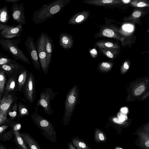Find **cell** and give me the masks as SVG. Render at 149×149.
<instances>
[{
  "mask_svg": "<svg viewBox=\"0 0 149 149\" xmlns=\"http://www.w3.org/2000/svg\"><path fill=\"white\" fill-rule=\"evenodd\" d=\"M130 3L131 6L135 7L143 8L149 7V2L146 0H132Z\"/></svg>",
  "mask_w": 149,
  "mask_h": 149,
  "instance_id": "obj_32",
  "label": "cell"
},
{
  "mask_svg": "<svg viewBox=\"0 0 149 149\" xmlns=\"http://www.w3.org/2000/svg\"><path fill=\"white\" fill-rule=\"evenodd\" d=\"M14 134L15 131L11 128L10 130L4 132L0 134V140L3 141H9L14 136Z\"/></svg>",
  "mask_w": 149,
  "mask_h": 149,
  "instance_id": "obj_31",
  "label": "cell"
},
{
  "mask_svg": "<svg viewBox=\"0 0 149 149\" xmlns=\"http://www.w3.org/2000/svg\"><path fill=\"white\" fill-rule=\"evenodd\" d=\"M145 89L144 86L141 85L136 89L134 91V93L136 95H140L143 93Z\"/></svg>",
  "mask_w": 149,
  "mask_h": 149,
  "instance_id": "obj_35",
  "label": "cell"
},
{
  "mask_svg": "<svg viewBox=\"0 0 149 149\" xmlns=\"http://www.w3.org/2000/svg\"><path fill=\"white\" fill-rule=\"evenodd\" d=\"M114 149H123L122 148H118V147H116Z\"/></svg>",
  "mask_w": 149,
  "mask_h": 149,
  "instance_id": "obj_48",
  "label": "cell"
},
{
  "mask_svg": "<svg viewBox=\"0 0 149 149\" xmlns=\"http://www.w3.org/2000/svg\"><path fill=\"white\" fill-rule=\"evenodd\" d=\"M18 114L17 117L18 118L24 117L29 114V110L27 106L22 103H18Z\"/></svg>",
  "mask_w": 149,
  "mask_h": 149,
  "instance_id": "obj_30",
  "label": "cell"
},
{
  "mask_svg": "<svg viewBox=\"0 0 149 149\" xmlns=\"http://www.w3.org/2000/svg\"><path fill=\"white\" fill-rule=\"evenodd\" d=\"M94 138L95 141L97 143L105 142L107 139V136L105 133L98 128L95 130Z\"/></svg>",
  "mask_w": 149,
  "mask_h": 149,
  "instance_id": "obj_27",
  "label": "cell"
},
{
  "mask_svg": "<svg viewBox=\"0 0 149 149\" xmlns=\"http://www.w3.org/2000/svg\"><path fill=\"white\" fill-rule=\"evenodd\" d=\"M6 75L4 71L0 68V100L3 94L7 82Z\"/></svg>",
  "mask_w": 149,
  "mask_h": 149,
  "instance_id": "obj_24",
  "label": "cell"
},
{
  "mask_svg": "<svg viewBox=\"0 0 149 149\" xmlns=\"http://www.w3.org/2000/svg\"><path fill=\"white\" fill-rule=\"evenodd\" d=\"M121 111L123 113H126L127 112V110L126 108H123L121 109Z\"/></svg>",
  "mask_w": 149,
  "mask_h": 149,
  "instance_id": "obj_46",
  "label": "cell"
},
{
  "mask_svg": "<svg viewBox=\"0 0 149 149\" xmlns=\"http://www.w3.org/2000/svg\"><path fill=\"white\" fill-rule=\"evenodd\" d=\"M113 121L115 123L118 124H121L122 122H121L120 120L116 118H114L113 119Z\"/></svg>",
  "mask_w": 149,
  "mask_h": 149,
  "instance_id": "obj_42",
  "label": "cell"
},
{
  "mask_svg": "<svg viewBox=\"0 0 149 149\" xmlns=\"http://www.w3.org/2000/svg\"><path fill=\"white\" fill-rule=\"evenodd\" d=\"M90 53L91 56L94 58H96L97 56V52L95 48H93L90 51Z\"/></svg>",
  "mask_w": 149,
  "mask_h": 149,
  "instance_id": "obj_37",
  "label": "cell"
},
{
  "mask_svg": "<svg viewBox=\"0 0 149 149\" xmlns=\"http://www.w3.org/2000/svg\"><path fill=\"white\" fill-rule=\"evenodd\" d=\"M86 3L95 6L113 5L120 3L121 0H84Z\"/></svg>",
  "mask_w": 149,
  "mask_h": 149,
  "instance_id": "obj_19",
  "label": "cell"
},
{
  "mask_svg": "<svg viewBox=\"0 0 149 149\" xmlns=\"http://www.w3.org/2000/svg\"><path fill=\"white\" fill-rule=\"evenodd\" d=\"M7 125H3L0 126V134L5 132L6 130L9 127Z\"/></svg>",
  "mask_w": 149,
  "mask_h": 149,
  "instance_id": "obj_38",
  "label": "cell"
},
{
  "mask_svg": "<svg viewBox=\"0 0 149 149\" xmlns=\"http://www.w3.org/2000/svg\"><path fill=\"white\" fill-rule=\"evenodd\" d=\"M10 17L8 13V6L6 5L0 9V24L6 25Z\"/></svg>",
  "mask_w": 149,
  "mask_h": 149,
  "instance_id": "obj_22",
  "label": "cell"
},
{
  "mask_svg": "<svg viewBox=\"0 0 149 149\" xmlns=\"http://www.w3.org/2000/svg\"><path fill=\"white\" fill-rule=\"evenodd\" d=\"M23 30L22 25L13 24L0 31V37L3 39H11L20 37Z\"/></svg>",
  "mask_w": 149,
  "mask_h": 149,
  "instance_id": "obj_9",
  "label": "cell"
},
{
  "mask_svg": "<svg viewBox=\"0 0 149 149\" xmlns=\"http://www.w3.org/2000/svg\"><path fill=\"white\" fill-rule=\"evenodd\" d=\"M22 127V124L21 123L18 121H13L11 128H12L15 132L19 131Z\"/></svg>",
  "mask_w": 149,
  "mask_h": 149,
  "instance_id": "obj_34",
  "label": "cell"
},
{
  "mask_svg": "<svg viewBox=\"0 0 149 149\" xmlns=\"http://www.w3.org/2000/svg\"><path fill=\"white\" fill-rule=\"evenodd\" d=\"M72 144L78 149H91L85 142L79 137L72 138Z\"/></svg>",
  "mask_w": 149,
  "mask_h": 149,
  "instance_id": "obj_25",
  "label": "cell"
},
{
  "mask_svg": "<svg viewBox=\"0 0 149 149\" xmlns=\"http://www.w3.org/2000/svg\"><path fill=\"white\" fill-rule=\"evenodd\" d=\"M24 66L18 63L8 65L0 66V68L3 69L8 78L18 76L21 72Z\"/></svg>",
  "mask_w": 149,
  "mask_h": 149,
  "instance_id": "obj_11",
  "label": "cell"
},
{
  "mask_svg": "<svg viewBox=\"0 0 149 149\" xmlns=\"http://www.w3.org/2000/svg\"><path fill=\"white\" fill-rule=\"evenodd\" d=\"M149 52V50L147 51V52H144L145 53V52Z\"/></svg>",
  "mask_w": 149,
  "mask_h": 149,
  "instance_id": "obj_49",
  "label": "cell"
},
{
  "mask_svg": "<svg viewBox=\"0 0 149 149\" xmlns=\"http://www.w3.org/2000/svg\"><path fill=\"white\" fill-rule=\"evenodd\" d=\"M11 11V16L14 21L22 25L26 23L23 3L19 4L16 2L13 3Z\"/></svg>",
  "mask_w": 149,
  "mask_h": 149,
  "instance_id": "obj_8",
  "label": "cell"
},
{
  "mask_svg": "<svg viewBox=\"0 0 149 149\" xmlns=\"http://www.w3.org/2000/svg\"><path fill=\"white\" fill-rule=\"evenodd\" d=\"M18 99L15 93L4 92L0 100V110L7 111L12 104Z\"/></svg>",
  "mask_w": 149,
  "mask_h": 149,
  "instance_id": "obj_10",
  "label": "cell"
},
{
  "mask_svg": "<svg viewBox=\"0 0 149 149\" xmlns=\"http://www.w3.org/2000/svg\"><path fill=\"white\" fill-rule=\"evenodd\" d=\"M35 78L33 74L29 72L25 84L22 88V91L26 100L33 104L36 99V84Z\"/></svg>",
  "mask_w": 149,
  "mask_h": 149,
  "instance_id": "obj_6",
  "label": "cell"
},
{
  "mask_svg": "<svg viewBox=\"0 0 149 149\" xmlns=\"http://www.w3.org/2000/svg\"><path fill=\"white\" fill-rule=\"evenodd\" d=\"M17 63L16 60L9 58L7 56L0 54V66Z\"/></svg>",
  "mask_w": 149,
  "mask_h": 149,
  "instance_id": "obj_33",
  "label": "cell"
},
{
  "mask_svg": "<svg viewBox=\"0 0 149 149\" xmlns=\"http://www.w3.org/2000/svg\"><path fill=\"white\" fill-rule=\"evenodd\" d=\"M33 40V38L31 36L28 37L25 42V46L34 67L37 70L40 71L41 66L36 45L34 42Z\"/></svg>",
  "mask_w": 149,
  "mask_h": 149,
  "instance_id": "obj_7",
  "label": "cell"
},
{
  "mask_svg": "<svg viewBox=\"0 0 149 149\" xmlns=\"http://www.w3.org/2000/svg\"><path fill=\"white\" fill-rule=\"evenodd\" d=\"M18 75L8 78V79L7 81L4 92L8 93L11 92L15 93L18 91Z\"/></svg>",
  "mask_w": 149,
  "mask_h": 149,
  "instance_id": "obj_15",
  "label": "cell"
},
{
  "mask_svg": "<svg viewBox=\"0 0 149 149\" xmlns=\"http://www.w3.org/2000/svg\"><path fill=\"white\" fill-rule=\"evenodd\" d=\"M145 144L146 146L149 147V141H146L145 143Z\"/></svg>",
  "mask_w": 149,
  "mask_h": 149,
  "instance_id": "obj_47",
  "label": "cell"
},
{
  "mask_svg": "<svg viewBox=\"0 0 149 149\" xmlns=\"http://www.w3.org/2000/svg\"><path fill=\"white\" fill-rule=\"evenodd\" d=\"M31 118L38 128L42 132L41 134L48 139L54 143L57 141L54 127L50 122L37 113L35 111L31 116Z\"/></svg>",
  "mask_w": 149,
  "mask_h": 149,
  "instance_id": "obj_2",
  "label": "cell"
},
{
  "mask_svg": "<svg viewBox=\"0 0 149 149\" xmlns=\"http://www.w3.org/2000/svg\"><path fill=\"white\" fill-rule=\"evenodd\" d=\"M17 109L18 103L16 102L13 103L7 111L8 114L10 116V118L13 121L17 117Z\"/></svg>",
  "mask_w": 149,
  "mask_h": 149,
  "instance_id": "obj_29",
  "label": "cell"
},
{
  "mask_svg": "<svg viewBox=\"0 0 149 149\" xmlns=\"http://www.w3.org/2000/svg\"><path fill=\"white\" fill-rule=\"evenodd\" d=\"M104 55L110 58H113L118 54V49L113 48H99Z\"/></svg>",
  "mask_w": 149,
  "mask_h": 149,
  "instance_id": "obj_26",
  "label": "cell"
},
{
  "mask_svg": "<svg viewBox=\"0 0 149 149\" xmlns=\"http://www.w3.org/2000/svg\"><path fill=\"white\" fill-rule=\"evenodd\" d=\"M7 111L0 110V126L7 125L11 127L13 121L7 116Z\"/></svg>",
  "mask_w": 149,
  "mask_h": 149,
  "instance_id": "obj_28",
  "label": "cell"
},
{
  "mask_svg": "<svg viewBox=\"0 0 149 149\" xmlns=\"http://www.w3.org/2000/svg\"><path fill=\"white\" fill-rule=\"evenodd\" d=\"M0 149H8L6 148V146L1 144L0 143ZM10 149H12V148Z\"/></svg>",
  "mask_w": 149,
  "mask_h": 149,
  "instance_id": "obj_45",
  "label": "cell"
},
{
  "mask_svg": "<svg viewBox=\"0 0 149 149\" xmlns=\"http://www.w3.org/2000/svg\"><path fill=\"white\" fill-rule=\"evenodd\" d=\"M57 94V93L55 92L49 87L43 89L37 103L35 111H38L39 106L41 107L45 113L49 115H52L54 113V111L51 107V102Z\"/></svg>",
  "mask_w": 149,
  "mask_h": 149,
  "instance_id": "obj_4",
  "label": "cell"
},
{
  "mask_svg": "<svg viewBox=\"0 0 149 149\" xmlns=\"http://www.w3.org/2000/svg\"><path fill=\"white\" fill-rule=\"evenodd\" d=\"M13 141L16 146V149H29L22 139L19 131L15 132Z\"/></svg>",
  "mask_w": 149,
  "mask_h": 149,
  "instance_id": "obj_21",
  "label": "cell"
},
{
  "mask_svg": "<svg viewBox=\"0 0 149 149\" xmlns=\"http://www.w3.org/2000/svg\"><path fill=\"white\" fill-rule=\"evenodd\" d=\"M100 37L113 38L123 41L124 38L111 29L106 28L102 29L99 33Z\"/></svg>",
  "mask_w": 149,
  "mask_h": 149,
  "instance_id": "obj_18",
  "label": "cell"
},
{
  "mask_svg": "<svg viewBox=\"0 0 149 149\" xmlns=\"http://www.w3.org/2000/svg\"><path fill=\"white\" fill-rule=\"evenodd\" d=\"M21 0H6L5 1L7 3H16L17 2L21 1Z\"/></svg>",
  "mask_w": 149,
  "mask_h": 149,
  "instance_id": "obj_43",
  "label": "cell"
},
{
  "mask_svg": "<svg viewBox=\"0 0 149 149\" xmlns=\"http://www.w3.org/2000/svg\"><path fill=\"white\" fill-rule=\"evenodd\" d=\"M129 65L127 61H125L123 63V67L125 70H127L129 68Z\"/></svg>",
  "mask_w": 149,
  "mask_h": 149,
  "instance_id": "obj_41",
  "label": "cell"
},
{
  "mask_svg": "<svg viewBox=\"0 0 149 149\" xmlns=\"http://www.w3.org/2000/svg\"><path fill=\"white\" fill-rule=\"evenodd\" d=\"M95 45L99 48H113L119 49L120 46L117 43L110 41L101 40L97 42Z\"/></svg>",
  "mask_w": 149,
  "mask_h": 149,
  "instance_id": "obj_23",
  "label": "cell"
},
{
  "mask_svg": "<svg viewBox=\"0 0 149 149\" xmlns=\"http://www.w3.org/2000/svg\"><path fill=\"white\" fill-rule=\"evenodd\" d=\"M21 42L20 39H8L0 37V44L2 48L9 52L16 60L30 64L28 58L18 47Z\"/></svg>",
  "mask_w": 149,
  "mask_h": 149,
  "instance_id": "obj_3",
  "label": "cell"
},
{
  "mask_svg": "<svg viewBox=\"0 0 149 149\" xmlns=\"http://www.w3.org/2000/svg\"><path fill=\"white\" fill-rule=\"evenodd\" d=\"M112 64L107 62H103L100 65V66L102 68L105 70H108L111 68Z\"/></svg>",
  "mask_w": 149,
  "mask_h": 149,
  "instance_id": "obj_36",
  "label": "cell"
},
{
  "mask_svg": "<svg viewBox=\"0 0 149 149\" xmlns=\"http://www.w3.org/2000/svg\"><path fill=\"white\" fill-rule=\"evenodd\" d=\"M90 14V12L87 10L79 12L73 15L68 20V23L71 25L80 24L88 18Z\"/></svg>",
  "mask_w": 149,
  "mask_h": 149,
  "instance_id": "obj_12",
  "label": "cell"
},
{
  "mask_svg": "<svg viewBox=\"0 0 149 149\" xmlns=\"http://www.w3.org/2000/svg\"><path fill=\"white\" fill-rule=\"evenodd\" d=\"M69 2L68 0H56L44 5L33 12V21L36 24L44 22L60 11Z\"/></svg>",
  "mask_w": 149,
  "mask_h": 149,
  "instance_id": "obj_1",
  "label": "cell"
},
{
  "mask_svg": "<svg viewBox=\"0 0 149 149\" xmlns=\"http://www.w3.org/2000/svg\"><path fill=\"white\" fill-rule=\"evenodd\" d=\"M59 42L62 48L67 50L72 48L74 42L71 35L66 33H63L59 36Z\"/></svg>",
  "mask_w": 149,
  "mask_h": 149,
  "instance_id": "obj_13",
  "label": "cell"
},
{
  "mask_svg": "<svg viewBox=\"0 0 149 149\" xmlns=\"http://www.w3.org/2000/svg\"><path fill=\"white\" fill-rule=\"evenodd\" d=\"M68 149H76L74 146L71 143L67 144Z\"/></svg>",
  "mask_w": 149,
  "mask_h": 149,
  "instance_id": "obj_40",
  "label": "cell"
},
{
  "mask_svg": "<svg viewBox=\"0 0 149 149\" xmlns=\"http://www.w3.org/2000/svg\"><path fill=\"white\" fill-rule=\"evenodd\" d=\"M36 43L40 66L43 72L46 74L49 69L47 65L45 32L42 33L38 38Z\"/></svg>",
  "mask_w": 149,
  "mask_h": 149,
  "instance_id": "obj_5",
  "label": "cell"
},
{
  "mask_svg": "<svg viewBox=\"0 0 149 149\" xmlns=\"http://www.w3.org/2000/svg\"><path fill=\"white\" fill-rule=\"evenodd\" d=\"M131 0H121V2L125 3H130L131 1Z\"/></svg>",
  "mask_w": 149,
  "mask_h": 149,
  "instance_id": "obj_44",
  "label": "cell"
},
{
  "mask_svg": "<svg viewBox=\"0 0 149 149\" xmlns=\"http://www.w3.org/2000/svg\"><path fill=\"white\" fill-rule=\"evenodd\" d=\"M24 141L29 149H41L37 142L29 134L20 132Z\"/></svg>",
  "mask_w": 149,
  "mask_h": 149,
  "instance_id": "obj_16",
  "label": "cell"
},
{
  "mask_svg": "<svg viewBox=\"0 0 149 149\" xmlns=\"http://www.w3.org/2000/svg\"><path fill=\"white\" fill-rule=\"evenodd\" d=\"M45 48L47 54V62L48 68L49 69L51 63L54 45L53 40L45 32Z\"/></svg>",
  "mask_w": 149,
  "mask_h": 149,
  "instance_id": "obj_14",
  "label": "cell"
},
{
  "mask_svg": "<svg viewBox=\"0 0 149 149\" xmlns=\"http://www.w3.org/2000/svg\"><path fill=\"white\" fill-rule=\"evenodd\" d=\"M143 10L139 9H135L130 16L125 17L123 18L124 21H127L133 23H139L140 18L143 14Z\"/></svg>",
  "mask_w": 149,
  "mask_h": 149,
  "instance_id": "obj_17",
  "label": "cell"
},
{
  "mask_svg": "<svg viewBox=\"0 0 149 149\" xmlns=\"http://www.w3.org/2000/svg\"><path fill=\"white\" fill-rule=\"evenodd\" d=\"M29 72L24 67L18 77V91L22 92V88L27 81Z\"/></svg>",
  "mask_w": 149,
  "mask_h": 149,
  "instance_id": "obj_20",
  "label": "cell"
},
{
  "mask_svg": "<svg viewBox=\"0 0 149 149\" xmlns=\"http://www.w3.org/2000/svg\"><path fill=\"white\" fill-rule=\"evenodd\" d=\"M10 26L4 24H0V31L3 30L5 29L8 28Z\"/></svg>",
  "mask_w": 149,
  "mask_h": 149,
  "instance_id": "obj_39",
  "label": "cell"
}]
</instances>
